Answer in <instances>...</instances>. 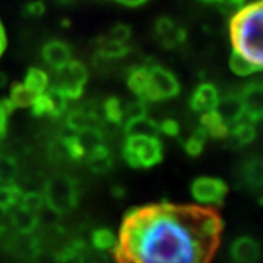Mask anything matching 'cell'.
Returning <instances> with one entry per match:
<instances>
[{"label": "cell", "mask_w": 263, "mask_h": 263, "mask_svg": "<svg viewBox=\"0 0 263 263\" xmlns=\"http://www.w3.org/2000/svg\"><path fill=\"white\" fill-rule=\"evenodd\" d=\"M224 222L215 209L199 205L151 203L123 218L117 263H212Z\"/></svg>", "instance_id": "6da1fadb"}, {"label": "cell", "mask_w": 263, "mask_h": 263, "mask_svg": "<svg viewBox=\"0 0 263 263\" xmlns=\"http://www.w3.org/2000/svg\"><path fill=\"white\" fill-rule=\"evenodd\" d=\"M262 2L234 12L230 21V37L234 53L262 70Z\"/></svg>", "instance_id": "7a4b0ae2"}, {"label": "cell", "mask_w": 263, "mask_h": 263, "mask_svg": "<svg viewBox=\"0 0 263 263\" xmlns=\"http://www.w3.org/2000/svg\"><path fill=\"white\" fill-rule=\"evenodd\" d=\"M81 190L73 177L67 174H57L46 181L44 186V202L57 215L72 212L79 203Z\"/></svg>", "instance_id": "3957f363"}, {"label": "cell", "mask_w": 263, "mask_h": 263, "mask_svg": "<svg viewBox=\"0 0 263 263\" xmlns=\"http://www.w3.org/2000/svg\"><path fill=\"white\" fill-rule=\"evenodd\" d=\"M123 160L135 170L158 165L164 158L162 142L151 136H129L122 149Z\"/></svg>", "instance_id": "277c9868"}, {"label": "cell", "mask_w": 263, "mask_h": 263, "mask_svg": "<svg viewBox=\"0 0 263 263\" xmlns=\"http://www.w3.org/2000/svg\"><path fill=\"white\" fill-rule=\"evenodd\" d=\"M88 82V70L82 62L70 60L65 67L57 70L54 88L67 101L79 100L84 94L85 85Z\"/></svg>", "instance_id": "5b68a950"}, {"label": "cell", "mask_w": 263, "mask_h": 263, "mask_svg": "<svg viewBox=\"0 0 263 263\" xmlns=\"http://www.w3.org/2000/svg\"><path fill=\"white\" fill-rule=\"evenodd\" d=\"M148 98L146 101H165L180 94L179 79L161 65H148Z\"/></svg>", "instance_id": "8992f818"}, {"label": "cell", "mask_w": 263, "mask_h": 263, "mask_svg": "<svg viewBox=\"0 0 263 263\" xmlns=\"http://www.w3.org/2000/svg\"><path fill=\"white\" fill-rule=\"evenodd\" d=\"M190 193L200 205H222L228 195L224 180L216 177H197L190 184Z\"/></svg>", "instance_id": "52a82bcc"}, {"label": "cell", "mask_w": 263, "mask_h": 263, "mask_svg": "<svg viewBox=\"0 0 263 263\" xmlns=\"http://www.w3.org/2000/svg\"><path fill=\"white\" fill-rule=\"evenodd\" d=\"M154 35L162 47L167 50H173L186 41L187 32L176 21L167 18V16H162V18L157 19V22H155Z\"/></svg>", "instance_id": "ba28073f"}, {"label": "cell", "mask_w": 263, "mask_h": 263, "mask_svg": "<svg viewBox=\"0 0 263 263\" xmlns=\"http://www.w3.org/2000/svg\"><path fill=\"white\" fill-rule=\"evenodd\" d=\"M66 124L70 130L75 133L89 130V129H101L100 114L92 105H81L78 108L70 110L66 116Z\"/></svg>", "instance_id": "9c48e42d"}, {"label": "cell", "mask_w": 263, "mask_h": 263, "mask_svg": "<svg viewBox=\"0 0 263 263\" xmlns=\"http://www.w3.org/2000/svg\"><path fill=\"white\" fill-rule=\"evenodd\" d=\"M240 98L245 105V117L247 122L257 124L263 114V88L260 82H250L243 88Z\"/></svg>", "instance_id": "30bf717a"}, {"label": "cell", "mask_w": 263, "mask_h": 263, "mask_svg": "<svg viewBox=\"0 0 263 263\" xmlns=\"http://www.w3.org/2000/svg\"><path fill=\"white\" fill-rule=\"evenodd\" d=\"M219 101V92L215 85L211 82H202L197 85L190 97V108L195 113H209L216 108V104Z\"/></svg>", "instance_id": "8fae6325"}, {"label": "cell", "mask_w": 263, "mask_h": 263, "mask_svg": "<svg viewBox=\"0 0 263 263\" xmlns=\"http://www.w3.org/2000/svg\"><path fill=\"white\" fill-rule=\"evenodd\" d=\"M41 56L46 65L54 70H60L72 60V50L70 46L62 40H50L43 46Z\"/></svg>", "instance_id": "7c38bea8"}, {"label": "cell", "mask_w": 263, "mask_h": 263, "mask_svg": "<svg viewBox=\"0 0 263 263\" xmlns=\"http://www.w3.org/2000/svg\"><path fill=\"white\" fill-rule=\"evenodd\" d=\"M227 126L237 124L245 119V105L238 94H227L226 97L219 98L214 110Z\"/></svg>", "instance_id": "4fadbf2b"}, {"label": "cell", "mask_w": 263, "mask_h": 263, "mask_svg": "<svg viewBox=\"0 0 263 263\" xmlns=\"http://www.w3.org/2000/svg\"><path fill=\"white\" fill-rule=\"evenodd\" d=\"M230 256L234 263H257L260 257V246L253 237L243 235L233 241Z\"/></svg>", "instance_id": "5bb4252c"}, {"label": "cell", "mask_w": 263, "mask_h": 263, "mask_svg": "<svg viewBox=\"0 0 263 263\" xmlns=\"http://www.w3.org/2000/svg\"><path fill=\"white\" fill-rule=\"evenodd\" d=\"M148 84H149L148 65L136 66L129 70L127 86L132 92L138 97V100H141L143 103H146V98H148Z\"/></svg>", "instance_id": "9a60e30c"}, {"label": "cell", "mask_w": 263, "mask_h": 263, "mask_svg": "<svg viewBox=\"0 0 263 263\" xmlns=\"http://www.w3.org/2000/svg\"><path fill=\"white\" fill-rule=\"evenodd\" d=\"M124 133L126 136H151V138H158V123L149 119L148 116L133 119L124 123Z\"/></svg>", "instance_id": "2e32d148"}, {"label": "cell", "mask_w": 263, "mask_h": 263, "mask_svg": "<svg viewBox=\"0 0 263 263\" xmlns=\"http://www.w3.org/2000/svg\"><path fill=\"white\" fill-rule=\"evenodd\" d=\"M84 160L86 161L91 171H94L97 174H105L113 168V157H111L110 149L105 145H101L100 148H97L91 154H88Z\"/></svg>", "instance_id": "e0dca14e"}, {"label": "cell", "mask_w": 263, "mask_h": 263, "mask_svg": "<svg viewBox=\"0 0 263 263\" xmlns=\"http://www.w3.org/2000/svg\"><path fill=\"white\" fill-rule=\"evenodd\" d=\"M199 127L206 133V136H211L214 139H226L230 133L228 126L222 122V119L215 111L202 114Z\"/></svg>", "instance_id": "ac0fdd59"}, {"label": "cell", "mask_w": 263, "mask_h": 263, "mask_svg": "<svg viewBox=\"0 0 263 263\" xmlns=\"http://www.w3.org/2000/svg\"><path fill=\"white\" fill-rule=\"evenodd\" d=\"M130 48L127 44H120L113 40L107 38L105 35L97 41V56L104 60H117L122 57L127 56Z\"/></svg>", "instance_id": "d6986e66"}, {"label": "cell", "mask_w": 263, "mask_h": 263, "mask_svg": "<svg viewBox=\"0 0 263 263\" xmlns=\"http://www.w3.org/2000/svg\"><path fill=\"white\" fill-rule=\"evenodd\" d=\"M241 177H243V181L252 190H260L263 180L262 160L259 157H253V158L246 161L243 164V170H241Z\"/></svg>", "instance_id": "ffe728a7"}, {"label": "cell", "mask_w": 263, "mask_h": 263, "mask_svg": "<svg viewBox=\"0 0 263 263\" xmlns=\"http://www.w3.org/2000/svg\"><path fill=\"white\" fill-rule=\"evenodd\" d=\"M10 224L21 235H29L38 226V216L28 214L18 206L10 209Z\"/></svg>", "instance_id": "44dd1931"}, {"label": "cell", "mask_w": 263, "mask_h": 263, "mask_svg": "<svg viewBox=\"0 0 263 263\" xmlns=\"http://www.w3.org/2000/svg\"><path fill=\"white\" fill-rule=\"evenodd\" d=\"M25 88H28L32 94L38 95L44 94L48 89V76L44 70L38 69V67H31L27 72L25 81H24Z\"/></svg>", "instance_id": "7402d4cb"}, {"label": "cell", "mask_w": 263, "mask_h": 263, "mask_svg": "<svg viewBox=\"0 0 263 263\" xmlns=\"http://www.w3.org/2000/svg\"><path fill=\"white\" fill-rule=\"evenodd\" d=\"M231 135V138L234 139V142L238 145V146H246V145H250L252 142L256 139V135H257V130H256V124L250 122H238L237 124L233 126L231 132L228 133Z\"/></svg>", "instance_id": "603a6c76"}, {"label": "cell", "mask_w": 263, "mask_h": 263, "mask_svg": "<svg viewBox=\"0 0 263 263\" xmlns=\"http://www.w3.org/2000/svg\"><path fill=\"white\" fill-rule=\"evenodd\" d=\"M75 136L84 151L85 157L97 148H100L101 145H104V133L101 129H89V130L76 133Z\"/></svg>", "instance_id": "cb8c5ba5"}, {"label": "cell", "mask_w": 263, "mask_h": 263, "mask_svg": "<svg viewBox=\"0 0 263 263\" xmlns=\"http://www.w3.org/2000/svg\"><path fill=\"white\" fill-rule=\"evenodd\" d=\"M91 243L95 250L100 252H113L117 245V238L108 228H97L91 235Z\"/></svg>", "instance_id": "d4e9b609"}, {"label": "cell", "mask_w": 263, "mask_h": 263, "mask_svg": "<svg viewBox=\"0 0 263 263\" xmlns=\"http://www.w3.org/2000/svg\"><path fill=\"white\" fill-rule=\"evenodd\" d=\"M206 139V133L202 130L200 127H197L196 130L193 132L187 139L183 142V148H184V151H186V154H187L189 157L196 158V157H199L203 152Z\"/></svg>", "instance_id": "484cf974"}, {"label": "cell", "mask_w": 263, "mask_h": 263, "mask_svg": "<svg viewBox=\"0 0 263 263\" xmlns=\"http://www.w3.org/2000/svg\"><path fill=\"white\" fill-rule=\"evenodd\" d=\"M46 205L44 202V197L43 193L40 192H27V193H22V196L19 199L18 208L32 214V215H37L40 211H43V208Z\"/></svg>", "instance_id": "4316f807"}, {"label": "cell", "mask_w": 263, "mask_h": 263, "mask_svg": "<svg viewBox=\"0 0 263 263\" xmlns=\"http://www.w3.org/2000/svg\"><path fill=\"white\" fill-rule=\"evenodd\" d=\"M22 190L15 184H2L0 186V211H10L18 206Z\"/></svg>", "instance_id": "83f0119b"}, {"label": "cell", "mask_w": 263, "mask_h": 263, "mask_svg": "<svg viewBox=\"0 0 263 263\" xmlns=\"http://www.w3.org/2000/svg\"><path fill=\"white\" fill-rule=\"evenodd\" d=\"M10 103L13 104V107H21V108H27L31 107L34 100H35V95L29 91L28 88H25L24 84H13L10 88Z\"/></svg>", "instance_id": "f1b7e54d"}, {"label": "cell", "mask_w": 263, "mask_h": 263, "mask_svg": "<svg viewBox=\"0 0 263 263\" xmlns=\"http://www.w3.org/2000/svg\"><path fill=\"white\" fill-rule=\"evenodd\" d=\"M18 162L13 157L0 155V183L2 184H13L18 177Z\"/></svg>", "instance_id": "f546056e"}, {"label": "cell", "mask_w": 263, "mask_h": 263, "mask_svg": "<svg viewBox=\"0 0 263 263\" xmlns=\"http://www.w3.org/2000/svg\"><path fill=\"white\" fill-rule=\"evenodd\" d=\"M103 113L105 120L113 124H122L123 123V104L117 97L107 98L103 104Z\"/></svg>", "instance_id": "4dcf8cb0"}, {"label": "cell", "mask_w": 263, "mask_h": 263, "mask_svg": "<svg viewBox=\"0 0 263 263\" xmlns=\"http://www.w3.org/2000/svg\"><path fill=\"white\" fill-rule=\"evenodd\" d=\"M230 67L231 70L234 72L235 75L238 76H249L253 75L256 72H260L259 69H256L252 63H249L246 59H243L241 56H238L237 53H231V57H230Z\"/></svg>", "instance_id": "1f68e13d"}, {"label": "cell", "mask_w": 263, "mask_h": 263, "mask_svg": "<svg viewBox=\"0 0 263 263\" xmlns=\"http://www.w3.org/2000/svg\"><path fill=\"white\" fill-rule=\"evenodd\" d=\"M46 94H47L48 101H50L51 108H53V117H60L62 114L67 111V100L57 91L54 86L48 88Z\"/></svg>", "instance_id": "d6a6232c"}, {"label": "cell", "mask_w": 263, "mask_h": 263, "mask_svg": "<svg viewBox=\"0 0 263 263\" xmlns=\"http://www.w3.org/2000/svg\"><path fill=\"white\" fill-rule=\"evenodd\" d=\"M146 113H148L146 103H143L141 100H135V101L126 104V105L123 107V123L133 120V119L145 117Z\"/></svg>", "instance_id": "836d02e7"}, {"label": "cell", "mask_w": 263, "mask_h": 263, "mask_svg": "<svg viewBox=\"0 0 263 263\" xmlns=\"http://www.w3.org/2000/svg\"><path fill=\"white\" fill-rule=\"evenodd\" d=\"M105 37L113 40L116 43H120V44H127V41L132 37V29L129 25L117 24V25H114L113 28L108 31V34Z\"/></svg>", "instance_id": "e575fe53"}, {"label": "cell", "mask_w": 263, "mask_h": 263, "mask_svg": "<svg viewBox=\"0 0 263 263\" xmlns=\"http://www.w3.org/2000/svg\"><path fill=\"white\" fill-rule=\"evenodd\" d=\"M158 130L165 136L176 138L180 135V124L174 119H165V120L158 123Z\"/></svg>", "instance_id": "d590c367"}, {"label": "cell", "mask_w": 263, "mask_h": 263, "mask_svg": "<svg viewBox=\"0 0 263 263\" xmlns=\"http://www.w3.org/2000/svg\"><path fill=\"white\" fill-rule=\"evenodd\" d=\"M44 12H46V6H44L43 2H31V3L24 6V15H25L27 18H41V16L44 15Z\"/></svg>", "instance_id": "8d00e7d4"}, {"label": "cell", "mask_w": 263, "mask_h": 263, "mask_svg": "<svg viewBox=\"0 0 263 263\" xmlns=\"http://www.w3.org/2000/svg\"><path fill=\"white\" fill-rule=\"evenodd\" d=\"M8 117L9 116H6L0 110V139H3L8 132Z\"/></svg>", "instance_id": "74e56055"}, {"label": "cell", "mask_w": 263, "mask_h": 263, "mask_svg": "<svg viewBox=\"0 0 263 263\" xmlns=\"http://www.w3.org/2000/svg\"><path fill=\"white\" fill-rule=\"evenodd\" d=\"M119 3H122L124 6H130V8H135V6H141L143 3H146L148 0H116Z\"/></svg>", "instance_id": "f35d334b"}, {"label": "cell", "mask_w": 263, "mask_h": 263, "mask_svg": "<svg viewBox=\"0 0 263 263\" xmlns=\"http://www.w3.org/2000/svg\"><path fill=\"white\" fill-rule=\"evenodd\" d=\"M6 48V34H5V28L2 25V21H0V56L3 54Z\"/></svg>", "instance_id": "ab89813d"}, {"label": "cell", "mask_w": 263, "mask_h": 263, "mask_svg": "<svg viewBox=\"0 0 263 263\" xmlns=\"http://www.w3.org/2000/svg\"><path fill=\"white\" fill-rule=\"evenodd\" d=\"M111 193H113L116 197H123L124 196V189L120 187V186H114V187L111 189Z\"/></svg>", "instance_id": "60d3db41"}, {"label": "cell", "mask_w": 263, "mask_h": 263, "mask_svg": "<svg viewBox=\"0 0 263 263\" xmlns=\"http://www.w3.org/2000/svg\"><path fill=\"white\" fill-rule=\"evenodd\" d=\"M6 84H8V75L3 73V72H0V88L6 86Z\"/></svg>", "instance_id": "b9f144b4"}, {"label": "cell", "mask_w": 263, "mask_h": 263, "mask_svg": "<svg viewBox=\"0 0 263 263\" xmlns=\"http://www.w3.org/2000/svg\"><path fill=\"white\" fill-rule=\"evenodd\" d=\"M200 2H203V3H219L221 0H200Z\"/></svg>", "instance_id": "7bdbcfd3"}, {"label": "cell", "mask_w": 263, "mask_h": 263, "mask_svg": "<svg viewBox=\"0 0 263 263\" xmlns=\"http://www.w3.org/2000/svg\"><path fill=\"white\" fill-rule=\"evenodd\" d=\"M59 3H69V2H72V0H57Z\"/></svg>", "instance_id": "ee69618b"}]
</instances>
